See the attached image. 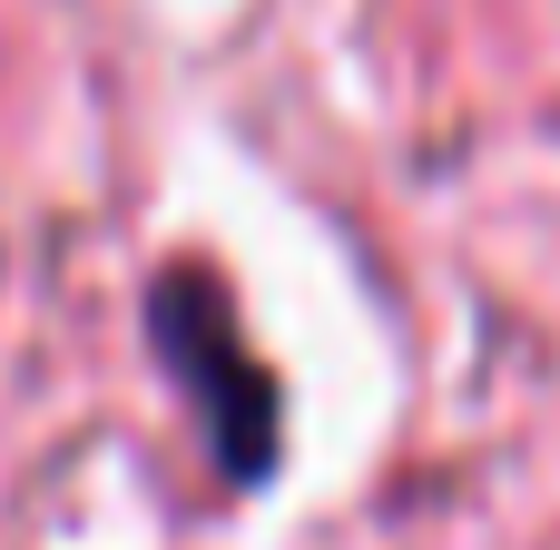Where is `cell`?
I'll list each match as a JSON object with an SVG mask.
<instances>
[{
    "label": "cell",
    "mask_w": 560,
    "mask_h": 550,
    "mask_svg": "<svg viewBox=\"0 0 560 550\" xmlns=\"http://www.w3.org/2000/svg\"><path fill=\"white\" fill-rule=\"evenodd\" d=\"M148 344L187 384L217 472L226 482H266L276 472V443H285V403H276V374L246 344V325H236V305H226V285L207 266H167L148 285Z\"/></svg>",
    "instance_id": "cell-1"
}]
</instances>
